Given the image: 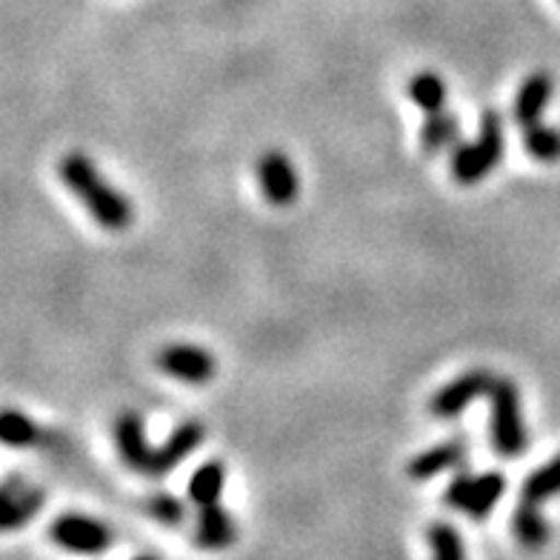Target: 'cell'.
Here are the masks:
<instances>
[{"mask_svg":"<svg viewBox=\"0 0 560 560\" xmlns=\"http://www.w3.org/2000/svg\"><path fill=\"white\" fill-rule=\"evenodd\" d=\"M506 155V124L494 109L483 112L478 138L472 143H457L452 149L450 172L460 186L480 184L483 177L498 170V163Z\"/></svg>","mask_w":560,"mask_h":560,"instance_id":"2","label":"cell"},{"mask_svg":"<svg viewBox=\"0 0 560 560\" xmlns=\"http://www.w3.org/2000/svg\"><path fill=\"white\" fill-rule=\"evenodd\" d=\"M555 81L549 72H532L521 86H517L515 104H512V120L521 129L540 124L546 106L552 101Z\"/></svg>","mask_w":560,"mask_h":560,"instance_id":"11","label":"cell"},{"mask_svg":"<svg viewBox=\"0 0 560 560\" xmlns=\"http://www.w3.org/2000/svg\"><path fill=\"white\" fill-rule=\"evenodd\" d=\"M58 175L69 192L81 200L83 209L97 226H104L106 232H124L132 223L135 212L129 198L118 192L86 155L69 152V155L60 158Z\"/></svg>","mask_w":560,"mask_h":560,"instance_id":"1","label":"cell"},{"mask_svg":"<svg viewBox=\"0 0 560 560\" xmlns=\"http://www.w3.org/2000/svg\"><path fill=\"white\" fill-rule=\"evenodd\" d=\"M258 184L264 198L269 200L272 207H289V203H295L298 195H301V177H298L292 161H289L283 152H278V149L260 155Z\"/></svg>","mask_w":560,"mask_h":560,"instance_id":"8","label":"cell"},{"mask_svg":"<svg viewBox=\"0 0 560 560\" xmlns=\"http://www.w3.org/2000/svg\"><path fill=\"white\" fill-rule=\"evenodd\" d=\"M237 540L235 521L226 509L221 506H203L198 509V521H195V544L207 552L226 549Z\"/></svg>","mask_w":560,"mask_h":560,"instance_id":"14","label":"cell"},{"mask_svg":"<svg viewBox=\"0 0 560 560\" xmlns=\"http://www.w3.org/2000/svg\"><path fill=\"white\" fill-rule=\"evenodd\" d=\"M223 487H226V466L221 460H207L195 469L192 480H189V501L198 509L218 506Z\"/></svg>","mask_w":560,"mask_h":560,"instance_id":"17","label":"cell"},{"mask_svg":"<svg viewBox=\"0 0 560 560\" xmlns=\"http://www.w3.org/2000/svg\"><path fill=\"white\" fill-rule=\"evenodd\" d=\"M143 512L163 526H180L186 521L184 501L170 492L149 494L147 501H143Z\"/></svg>","mask_w":560,"mask_h":560,"instance_id":"23","label":"cell"},{"mask_svg":"<svg viewBox=\"0 0 560 560\" xmlns=\"http://www.w3.org/2000/svg\"><path fill=\"white\" fill-rule=\"evenodd\" d=\"M0 438L7 446H15V450H26V446H35L40 443V429L32 418H26L18 409H7L3 420H0Z\"/></svg>","mask_w":560,"mask_h":560,"instance_id":"21","label":"cell"},{"mask_svg":"<svg viewBox=\"0 0 560 560\" xmlns=\"http://www.w3.org/2000/svg\"><path fill=\"white\" fill-rule=\"evenodd\" d=\"M503 494H506V475L501 472H487V475H455L452 483L443 492L446 506L455 512H464L472 521H483L492 515V509L498 506Z\"/></svg>","mask_w":560,"mask_h":560,"instance_id":"4","label":"cell"},{"mask_svg":"<svg viewBox=\"0 0 560 560\" xmlns=\"http://www.w3.org/2000/svg\"><path fill=\"white\" fill-rule=\"evenodd\" d=\"M494 381L498 377L492 372H487V369H472V372L455 377L441 392H435V398L429 400V412L435 415L438 420H455L457 415H464L478 398H483V395L489 398Z\"/></svg>","mask_w":560,"mask_h":560,"instance_id":"6","label":"cell"},{"mask_svg":"<svg viewBox=\"0 0 560 560\" xmlns=\"http://www.w3.org/2000/svg\"><path fill=\"white\" fill-rule=\"evenodd\" d=\"M203 438H207V432H203V427H200L198 420H186V423H180V427H177L155 450L147 478H166L170 472H175L177 466L184 464L186 457L192 455L200 443H203Z\"/></svg>","mask_w":560,"mask_h":560,"instance_id":"9","label":"cell"},{"mask_svg":"<svg viewBox=\"0 0 560 560\" xmlns=\"http://www.w3.org/2000/svg\"><path fill=\"white\" fill-rule=\"evenodd\" d=\"M135 560H155V558H135Z\"/></svg>","mask_w":560,"mask_h":560,"instance_id":"24","label":"cell"},{"mask_svg":"<svg viewBox=\"0 0 560 560\" xmlns=\"http://www.w3.org/2000/svg\"><path fill=\"white\" fill-rule=\"evenodd\" d=\"M521 143H524L526 155L535 158V161L540 163L560 161V129H555V126H546V124L526 126Z\"/></svg>","mask_w":560,"mask_h":560,"instance_id":"19","label":"cell"},{"mask_svg":"<svg viewBox=\"0 0 560 560\" xmlns=\"http://www.w3.org/2000/svg\"><path fill=\"white\" fill-rule=\"evenodd\" d=\"M44 506V492L32 487H21L18 480L9 478L0 494V526L7 532L30 524L32 517Z\"/></svg>","mask_w":560,"mask_h":560,"instance_id":"13","label":"cell"},{"mask_svg":"<svg viewBox=\"0 0 560 560\" xmlns=\"http://www.w3.org/2000/svg\"><path fill=\"white\" fill-rule=\"evenodd\" d=\"M466 455H469V443H466L464 438H452V441L438 443L432 450L420 452L418 457H412L409 466H406V472H409L412 480H420V483H423V480H432L438 478V475L450 472V469H457V466L466 460Z\"/></svg>","mask_w":560,"mask_h":560,"instance_id":"12","label":"cell"},{"mask_svg":"<svg viewBox=\"0 0 560 560\" xmlns=\"http://www.w3.org/2000/svg\"><path fill=\"white\" fill-rule=\"evenodd\" d=\"M457 138H460V120L446 109L427 115V120L420 126V149L427 155H441L446 149H455Z\"/></svg>","mask_w":560,"mask_h":560,"instance_id":"15","label":"cell"},{"mask_svg":"<svg viewBox=\"0 0 560 560\" xmlns=\"http://www.w3.org/2000/svg\"><path fill=\"white\" fill-rule=\"evenodd\" d=\"M155 366L161 369L166 377H175L180 384L203 386L214 377V354L207 349L192 347V343H170L163 347L155 358Z\"/></svg>","mask_w":560,"mask_h":560,"instance_id":"7","label":"cell"},{"mask_svg":"<svg viewBox=\"0 0 560 560\" xmlns=\"http://www.w3.org/2000/svg\"><path fill=\"white\" fill-rule=\"evenodd\" d=\"M512 532H515L517 544L526 546V549H540V546L549 544L552 538V526L540 515L538 503L524 501L515 509V517H512Z\"/></svg>","mask_w":560,"mask_h":560,"instance_id":"16","label":"cell"},{"mask_svg":"<svg viewBox=\"0 0 560 560\" xmlns=\"http://www.w3.org/2000/svg\"><path fill=\"white\" fill-rule=\"evenodd\" d=\"M406 95L418 106L420 112L427 115H435V112L446 109V83H443L441 74L435 72H418L412 74V81L406 83Z\"/></svg>","mask_w":560,"mask_h":560,"instance_id":"18","label":"cell"},{"mask_svg":"<svg viewBox=\"0 0 560 560\" xmlns=\"http://www.w3.org/2000/svg\"><path fill=\"white\" fill-rule=\"evenodd\" d=\"M429 546H432V560H466V546L460 532L446 521H438L427 529Z\"/></svg>","mask_w":560,"mask_h":560,"instance_id":"22","label":"cell"},{"mask_svg":"<svg viewBox=\"0 0 560 560\" xmlns=\"http://www.w3.org/2000/svg\"><path fill=\"white\" fill-rule=\"evenodd\" d=\"M489 429H492V446L498 455L517 457L529 446V432L521 415V392L515 381L498 377L489 392Z\"/></svg>","mask_w":560,"mask_h":560,"instance_id":"3","label":"cell"},{"mask_svg":"<svg viewBox=\"0 0 560 560\" xmlns=\"http://www.w3.org/2000/svg\"><path fill=\"white\" fill-rule=\"evenodd\" d=\"M49 538L60 549H67L72 555H83V558H97V555H104L112 546L109 529L101 521L86 515H60L49 526Z\"/></svg>","mask_w":560,"mask_h":560,"instance_id":"5","label":"cell"},{"mask_svg":"<svg viewBox=\"0 0 560 560\" xmlns=\"http://www.w3.org/2000/svg\"><path fill=\"white\" fill-rule=\"evenodd\" d=\"M115 446H118L120 460H124L132 472L149 475L155 446H149L147 429H143V420H140L138 412H124L115 420Z\"/></svg>","mask_w":560,"mask_h":560,"instance_id":"10","label":"cell"},{"mask_svg":"<svg viewBox=\"0 0 560 560\" xmlns=\"http://www.w3.org/2000/svg\"><path fill=\"white\" fill-rule=\"evenodd\" d=\"M558 494H560V455L552 457V460L540 466V469H535V472L524 480V501L544 503L549 501V498H558Z\"/></svg>","mask_w":560,"mask_h":560,"instance_id":"20","label":"cell"}]
</instances>
